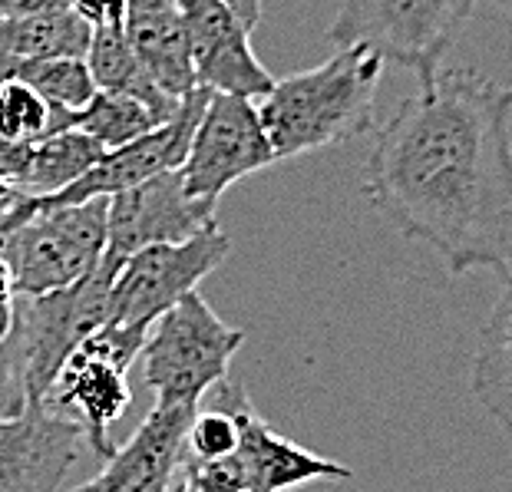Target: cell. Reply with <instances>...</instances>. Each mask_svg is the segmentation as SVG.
I'll use <instances>...</instances> for the list:
<instances>
[{
  "label": "cell",
  "instance_id": "6da1fadb",
  "mask_svg": "<svg viewBox=\"0 0 512 492\" xmlns=\"http://www.w3.org/2000/svg\"><path fill=\"white\" fill-rule=\"evenodd\" d=\"M512 86L440 70L377 129L364 166L370 205L450 275L512 281Z\"/></svg>",
  "mask_w": 512,
  "mask_h": 492
},
{
  "label": "cell",
  "instance_id": "7a4b0ae2",
  "mask_svg": "<svg viewBox=\"0 0 512 492\" xmlns=\"http://www.w3.org/2000/svg\"><path fill=\"white\" fill-rule=\"evenodd\" d=\"M384 67V57L354 43L337 47L334 57L318 67L271 83V90L258 100V116L278 162L370 133Z\"/></svg>",
  "mask_w": 512,
  "mask_h": 492
},
{
  "label": "cell",
  "instance_id": "3957f363",
  "mask_svg": "<svg viewBox=\"0 0 512 492\" xmlns=\"http://www.w3.org/2000/svg\"><path fill=\"white\" fill-rule=\"evenodd\" d=\"M106 212L110 202L90 199L60 209L27 215H0V251H4L17 298H37L70 288L100 265L106 251Z\"/></svg>",
  "mask_w": 512,
  "mask_h": 492
},
{
  "label": "cell",
  "instance_id": "277c9868",
  "mask_svg": "<svg viewBox=\"0 0 512 492\" xmlns=\"http://www.w3.org/2000/svg\"><path fill=\"white\" fill-rule=\"evenodd\" d=\"M479 4L483 0H341L328 40L334 47L361 43L384 63L413 70L417 83H430Z\"/></svg>",
  "mask_w": 512,
  "mask_h": 492
},
{
  "label": "cell",
  "instance_id": "5b68a950",
  "mask_svg": "<svg viewBox=\"0 0 512 492\" xmlns=\"http://www.w3.org/2000/svg\"><path fill=\"white\" fill-rule=\"evenodd\" d=\"M245 344L242 327L225 324L199 291L185 294L149 327L139 354L156 403H195L228 377V364Z\"/></svg>",
  "mask_w": 512,
  "mask_h": 492
},
{
  "label": "cell",
  "instance_id": "8992f818",
  "mask_svg": "<svg viewBox=\"0 0 512 492\" xmlns=\"http://www.w3.org/2000/svg\"><path fill=\"white\" fill-rule=\"evenodd\" d=\"M149 327H129L106 321L100 331H93L60 367L57 380L43 397V410L60 413L73 423H80L83 440L93 456L103 463L116 453L110 440V426L123 417L133 403L129 390V367L143 354Z\"/></svg>",
  "mask_w": 512,
  "mask_h": 492
},
{
  "label": "cell",
  "instance_id": "52a82bcc",
  "mask_svg": "<svg viewBox=\"0 0 512 492\" xmlns=\"http://www.w3.org/2000/svg\"><path fill=\"white\" fill-rule=\"evenodd\" d=\"M116 268V261L103 255L100 265L70 288L37 294V298H17V331L27 357L30 407H43V397L70 354L110 321V288Z\"/></svg>",
  "mask_w": 512,
  "mask_h": 492
},
{
  "label": "cell",
  "instance_id": "ba28073f",
  "mask_svg": "<svg viewBox=\"0 0 512 492\" xmlns=\"http://www.w3.org/2000/svg\"><path fill=\"white\" fill-rule=\"evenodd\" d=\"M228 251H232V242L219 225L189 242H166L133 251L116 268L110 288V321L152 327L185 294L199 291V284L222 265Z\"/></svg>",
  "mask_w": 512,
  "mask_h": 492
},
{
  "label": "cell",
  "instance_id": "9c48e42d",
  "mask_svg": "<svg viewBox=\"0 0 512 492\" xmlns=\"http://www.w3.org/2000/svg\"><path fill=\"white\" fill-rule=\"evenodd\" d=\"M275 162L278 156L258 116V103L232 93H209V103H205L189 142V156L179 172L185 192L219 205L235 182L275 166Z\"/></svg>",
  "mask_w": 512,
  "mask_h": 492
},
{
  "label": "cell",
  "instance_id": "30bf717a",
  "mask_svg": "<svg viewBox=\"0 0 512 492\" xmlns=\"http://www.w3.org/2000/svg\"><path fill=\"white\" fill-rule=\"evenodd\" d=\"M209 93L212 90H205V86L192 90L179 103L176 116L166 119L162 126L149 129L146 136L126 142V146L110 149L90 172H83L67 189H60L53 195H17V199L10 202V212L27 215L37 209H60V205H80L90 199H110V195L133 189V185L146 182L152 176L182 169L185 156H189L192 133H195V126H199L205 103H209Z\"/></svg>",
  "mask_w": 512,
  "mask_h": 492
},
{
  "label": "cell",
  "instance_id": "8fae6325",
  "mask_svg": "<svg viewBox=\"0 0 512 492\" xmlns=\"http://www.w3.org/2000/svg\"><path fill=\"white\" fill-rule=\"evenodd\" d=\"M106 212V251L103 255L123 265L139 248L189 242V238L209 232L219 225V205L202 202L185 192L182 172H162L126 192L110 195Z\"/></svg>",
  "mask_w": 512,
  "mask_h": 492
},
{
  "label": "cell",
  "instance_id": "7c38bea8",
  "mask_svg": "<svg viewBox=\"0 0 512 492\" xmlns=\"http://www.w3.org/2000/svg\"><path fill=\"white\" fill-rule=\"evenodd\" d=\"M189 27L195 80L212 93L261 100L275 76L252 50V27L225 0H172Z\"/></svg>",
  "mask_w": 512,
  "mask_h": 492
},
{
  "label": "cell",
  "instance_id": "4fadbf2b",
  "mask_svg": "<svg viewBox=\"0 0 512 492\" xmlns=\"http://www.w3.org/2000/svg\"><path fill=\"white\" fill-rule=\"evenodd\" d=\"M195 413V403H156L129 443L116 446L100 473L70 492H169Z\"/></svg>",
  "mask_w": 512,
  "mask_h": 492
},
{
  "label": "cell",
  "instance_id": "5bb4252c",
  "mask_svg": "<svg viewBox=\"0 0 512 492\" xmlns=\"http://www.w3.org/2000/svg\"><path fill=\"white\" fill-rule=\"evenodd\" d=\"M83 446L80 423L43 407L0 423V492H57Z\"/></svg>",
  "mask_w": 512,
  "mask_h": 492
},
{
  "label": "cell",
  "instance_id": "9a60e30c",
  "mask_svg": "<svg viewBox=\"0 0 512 492\" xmlns=\"http://www.w3.org/2000/svg\"><path fill=\"white\" fill-rule=\"evenodd\" d=\"M238 423H242V440H238V463H242L245 486L252 492H288L314 479H351L354 469L334 463L328 456H318L304 446L291 443L288 436L275 433L258 417L248 390L238 397Z\"/></svg>",
  "mask_w": 512,
  "mask_h": 492
},
{
  "label": "cell",
  "instance_id": "2e32d148",
  "mask_svg": "<svg viewBox=\"0 0 512 492\" xmlns=\"http://www.w3.org/2000/svg\"><path fill=\"white\" fill-rule=\"evenodd\" d=\"M123 30L159 93H166L169 100H182L199 90L189 27L172 0H129Z\"/></svg>",
  "mask_w": 512,
  "mask_h": 492
},
{
  "label": "cell",
  "instance_id": "e0dca14e",
  "mask_svg": "<svg viewBox=\"0 0 512 492\" xmlns=\"http://www.w3.org/2000/svg\"><path fill=\"white\" fill-rule=\"evenodd\" d=\"M93 30L73 14L70 4L0 17V53L14 60L86 57Z\"/></svg>",
  "mask_w": 512,
  "mask_h": 492
},
{
  "label": "cell",
  "instance_id": "ac0fdd59",
  "mask_svg": "<svg viewBox=\"0 0 512 492\" xmlns=\"http://www.w3.org/2000/svg\"><path fill=\"white\" fill-rule=\"evenodd\" d=\"M470 387L489 417L512 433V284H506V294L483 324Z\"/></svg>",
  "mask_w": 512,
  "mask_h": 492
},
{
  "label": "cell",
  "instance_id": "d6986e66",
  "mask_svg": "<svg viewBox=\"0 0 512 492\" xmlns=\"http://www.w3.org/2000/svg\"><path fill=\"white\" fill-rule=\"evenodd\" d=\"M86 67L93 73L96 90L103 93H129L136 100H143L162 123L176 116L179 103L185 100H169L166 93L156 90V83L149 80L143 63H139L136 50L129 47V37L123 27H103L90 34V47H86Z\"/></svg>",
  "mask_w": 512,
  "mask_h": 492
},
{
  "label": "cell",
  "instance_id": "ffe728a7",
  "mask_svg": "<svg viewBox=\"0 0 512 492\" xmlns=\"http://www.w3.org/2000/svg\"><path fill=\"white\" fill-rule=\"evenodd\" d=\"M106 156L100 142H93L80 129H60L34 142L24 176L17 182V195H53L67 189L83 172H90Z\"/></svg>",
  "mask_w": 512,
  "mask_h": 492
},
{
  "label": "cell",
  "instance_id": "44dd1931",
  "mask_svg": "<svg viewBox=\"0 0 512 492\" xmlns=\"http://www.w3.org/2000/svg\"><path fill=\"white\" fill-rule=\"evenodd\" d=\"M70 126L80 129V133H86L93 142H100V146L110 152V149L126 146V142H133L139 136H146L149 129L162 126V119L152 113L143 100H136V96L96 90L93 100L70 119Z\"/></svg>",
  "mask_w": 512,
  "mask_h": 492
},
{
  "label": "cell",
  "instance_id": "7402d4cb",
  "mask_svg": "<svg viewBox=\"0 0 512 492\" xmlns=\"http://www.w3.org/2000/svg\"><path fill=\"white\" fill-rule=\"evenodd\" d=\"M10 76H20L47 100L57 113L73 119L96 96L93 73L83 57H50V60H14Z\"/></svg>",
  "mask_w": 512,
  "mask_h": 492
},
{
  "label": "cell",
  "instance_id": "603a6c76",
  "mask_svg": "<svg viewBox=\"0 0 512 492\" xmlns=\"http://www.w3.org/2000/svg\"><path fill=\"white\" fill-rule=\"evenodd\" d=\"M60 129H70V119L57 113L34 86L20 76H7L0 83V136L10 142H40Z\"/></svg>",
  "mask_w": 512,
  "mask_h": 492
},
{
  "label": "cell",
  "instance_id": "cb8c5ba5",
  "mask_svg": "<svg viewBox=\"0 0 512 492\" xmlns=\"http://www.w3.org/2000/svg\"><path fill=\"white\" fill-rule=\"evenodd\" d=\"M27 407H30L27 357H24V341H20V331L14 327V334L0 344V423L24 417Z\"/></svg>",
  "mask_w": 512,
  "mask_h": 492
},
{
  "label": "cell",
  "instance_id": "d4e9b609",
  "mask_svg": "<svg viewBox=\"0 0 512 492\" xmlns=\"http://www.w3.org/2000/svg\"><path fill=\"white\" fill-rule=\"evenodd\" d=\"M67 4L90 30L123 27L126 24L129 0H67Z\"/></svg>",
  "mask_w": 512,
  "mask_h": 492
},
{
  "label": "cell",
  "instance_id": "484cf974",
  "mask_svg": "<svg viewBox=\"0 0 512 492\" xmlns=\"http://www.w3.org/2000/svg\"><path fill=\"white\" fill-rule=\"evenodd\" d=\"M30 149H34V142H10L0 136V179H4L14 192H17L20 176H24V169H27Z\"/></svg>",
  "mask_w": 512,
  "mask_h": 492
},
{
  "label": "cell",
  "instance_id": "4316f807",
  "mask_svg": "<svg viewBox=\"0 0 512 492\" xmlns=\"http://www.w3.org/2000/svg\"><path fill=\"white\" fill-rule=\"evenodd\" d=\"M225 4L232 7L235 14L242 17L252 30L258 27V20H261V0H225Z\"/></svg>",
  "mask_w": 512,
  "mask_h": 492
},
{
  "label": "cell",
  "instance_id": "83f0119b",
  "mask_svg": "<svg viewBox=\"0 0 512 492\" xmlns=\"http://www.w3.org/2000/svg\"><path fill=\"white\" fill-rule=\"evenodd\" d=\"M14 327H17V301L14 304H0V344L14 334Z\"/></svg>",
  "mask_w": 512,
  "mask_h": 492
},
{
  "label": "cell",
  "instance_id": "f1b7e54d",
  "mask_svg": "<svg viewBox=\"0 0 512 492\" xmlns=\"http://www.w3.org/2000/svg\"><path fill=\"white\" fill-rule=\"evenodd\" d=\"M10 70H14V57H10V53H0V83L7 80Z\"/></svg>",
  "mask_w": 512,
  "mask_h": 492
},
{
  "label": "cell",
  "instance_id": "f546056e",
  "mask_svg": "<svg viewBox=\"0 0 512 492\" xmlns=\"http://www.w3.org/2000/svg\"><path fill=\"white\" fill-rule=\"evenodd\" d=\"M7 199H17V192L10 189V185H7L4 179H0V202H7Z\"/></svg>",
  "mask_w": 512,
  "mask_h": 492
},
{
  "label": "cell",
  "instance_id": "4dcf8cb0",
  "mask_svg": "<svg viewBox=\"0 0 512 492\" xmlns=\"http://www.w3.org/2000/svg\"><path fill=\"white\" fill-rule=\"evenodd\" d=\"M10 202H14V199H7V202H0V215H4V212L10 209Z\"/></svg>",
  "mask_w": 512,
  "mask_h": 492
},
{
  "label": "cell",
  "instance_id": "1f68e13d",
  "mask_svg": "<svg viewBox=\"0 0 512 492\" xmlns=\"http://www.w3.org/2000/svg\"><path fill=\"white\" fill-rule=\"evenodd\" d=\"M235 492H252V489H235Z\"/></svg>",
  "mask_w": 512,
  "mask_h": 492
},
{
  "label": "cell",
  "instance_id": "d6a6232c",
  "mask_svg": "<svg viewBox=\"0 0 512 492\" xmlns=\"http://www.w3.org/2000/svg\"><path fill=\"white\" fill-rule=\"evenodd\" d=\"M506 7H509V10H512V0H509V4H506Z\"/></svg>",
  "mask_w": 512,
  "mask_h": 492
},
{
  "label": "cell",
  "instance_id": "836d02e7",
  "mask_svg": "<svg viewBox=\"0 0 512 492\" xmlns=\"http://www.w3.org/2000/svg\"><path fill=\"white\" fill-rule=\"evenodd\" d=\"M506 284H512V281H506Z\"/></svg>",
  "mask_w": 512,
  "mask_h": 492
},
{
  "label": "cell",
  "instance_id": "e575fe53",
  "mask_svg": "<svg viewBox=\"0 0 512 492\" xmlns=\"http://www.w3.org/2000/svg\"><path fill=\"white\" fill-rule=\"evenodd\" d=\"M169 492H172V489H169Z\"/></svg>",
  "mask_w": 512,
  "mask_h": 492
}]
</instances>
